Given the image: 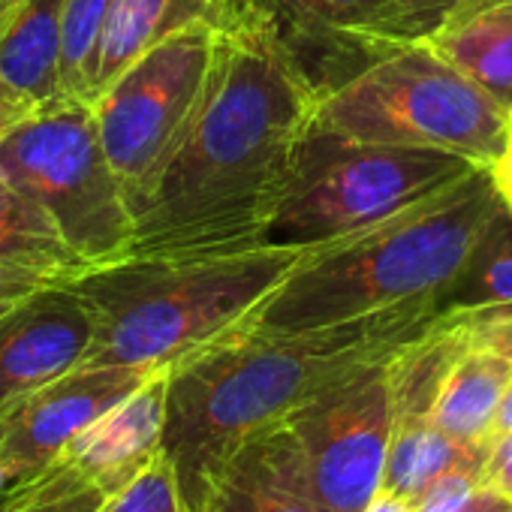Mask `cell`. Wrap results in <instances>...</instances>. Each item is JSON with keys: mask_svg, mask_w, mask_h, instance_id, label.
<instances>
[{"mask_svg": "<svg viewBox=\"0 0 512 512\" xmlns=\"http://www.w3.org/2000/svg\"><path fill=\"white\" fill-rule=\"evenodd\" d=\"M320 91L250 0L217 25L208 91L133 211L130 256L187 260L263 244L284 202Z\"/></svg>", "mask_w": 512, "mask_h": 512, "instance_id": "obj_1", "label": "cell"}, {"mask_svg": "<svg viewBox=\"0 0 512 512\" xmlns=\"http://www.w3.org/2000/svg\"><path fill=\"white\" fill-rule=\"evenodd\" d=\"M437 320V299H416L320 329L235 326L169 365L163 452L187 506L211 470L250 434L374 365Z\"/></svg>", "mask_w": 512, "mask_h": 512, "instance_id": "obj_2", "label": "cell"}, {"mask_svg": "<svg viewBox=\"0 0 512 512\" xmlns=\"http://www.w3.org/2000/svg\"><path fill=\"white\" fill-rule=\"evenodd\" d=\"M503 205L491 169L350 238L320 244L244 323L320 329L437 299Z\"/></svg>", "mask_w": 512, "mask_h": 512, "instance_id": "obj_3", "label": "cell"}, {"mask_svg": "<svg viewBox=\"0 0 512 512\" xmlns=\"http://www.w3.org/2000/svg\"><path fill=\"white\" fill-rule=\"evenodd\" d=\"M320 244H253L229 253L127 256L73 278L97 320L85 365L169 368L241 326Z\"/></svg>", "mask_w": 512, "mask_h": 512, "instance_id": "obj_4", "label": "cell"}, {"mask_svg": "<svg viewBox=\"0 0 512 512\" xmlns=\"http://www.w3.org/2000/svg\"><path fill=\"white\" fill-rule=\"evenodd\" d=\"M317 130L356 142L434 148L491 169L509 151L512 115L428 43L398 46L320 100Z\"/></svg>", "mask_w": 512, "mask_h": 512, "instance_id": "obj_5", "label": "cell"}, {"mask_svg": "<svg viewBox=\"0 0 512 512\" xmlns=\"http://www.w3.org/2000/svg\"><path fill=\"white\" fill-rule=\"evenodd\" d=\"M476 169L482 166L461 154L356 142L311 127L263 244L308 247L350 238L455 187Z\"/></svg>", "mask_w": 512, "mask_h": 512, "instance_id": "obj_6", "label": "cell"}, {"mask_svg": "<svg viewBox=\"0 0 512 512\" xmlns=\"http://www.w3.org/2000/svg\"><path fill=\"white\" fill-rule=\"evenodd\" d=\"M0 172L31 196L88 269L133 253L136 220L103 148L94 103L58 97L0 136Z\"/></svg>", "mask_w": 512, "mask_h": 512, "instance_id": "obj_7", "label": "cell"}, {"mask_svg": "<svg viewBox=\"0 0 512 512\" xmlns=\"http://www.w3.org/2000/svg\"><path fill=\"white\" fill-rule=\"evenodd\" d=\"M214 55L217 25H193L133 61L94 100L103 148L130 211L178 151L208 91Z\"/></svg>", "mask_w": 512, "mask_h": 512, "instance_id": "obj_8", "label": "cell"}, {"mask_svg": "<svg viewBox=\"0 0 512 512\" xmlns=\"http://www.w3.org/2000/svg\"><path fill=\"white\" fill-rule=\"evenodd\" d=\"M389 359L347 374L287 416L320 512H365L383 488L392 443Z\"/></svg>", "mask_w": 512, "mask_h": 512, "instance_id": "obj_9", "label": "cell"}, {"mask_svg": "<svg viewBox=\"0 0 512 512\" xmlns=\"http://www.w3.org/2000/svg\"><path fill=\"white\" fill-rule=\"evenodd\" d=\"M157 371L127 365H82L13 404L0 416V464L7 470L10 485L58 458L73 437L133 395Z\"/></svg>", "mask_w": 512, "mask_h": 512, "instance_id": "obj_10", "label": "cell"}, {"mask_svg": "<svg viewBox=\"0 0 512 512\" xmlns=\"http://www.w3.org/2000/svg\"><path fill=\"white\" fill-rule=\"evenodd\" d=\"M97 320L73 281H55L0 317V416L85 365Z\"/></svg>", "mask_w": 512, "mask_h": 512, "instance_id": "obj_11", "label": "cell"}, {"mask_svg": "<svg viewBox=\"0 0 512 512\" xmlns=\"http://www.w3.org/2000/svg\"><path fill=\"white\" fill-rule=\"evenodd\" d=\"M320 97L362 73L380 55L374 43L377 0H250Z\"/></svg>", "mask_w": 512, "mask_h": 512, "instance_id": "obj_12", "label": "cell"}, {"mask_svg": "<svg viewBox=\"0 0 512 512\" xmlns=\"http://www.w3.org/2000/svg\"><path fill=\"white\" fill-rule=\"evenodd\" d=\"M190 512H320L290 422L241 440L202 482Z\"/></svg>", "mask_w": 512, "mask_h": 512, "instance_id": "obj_13", "label": "cell"}, {"mask_svg": "<svg viewBox=\"0 0 512 512\" xmlns=\"http://www.w3.org/2000/svg\"><path fill=\"white\" fill-rule=\"evenodd\" d=\"M166 380L169 368L157 371L133 395L73 437L61 455L76 461L112 494H118L163 449Z\"/></svg>", "mask_w": 512, "mask_h": 512, "instance_id": "obj_14", "label": "cell"}, {"mask_svg": "<svg viewBox=\"0 0 512 512\" xmlns=\"http://www.w3.org/2000/svg\"><path fill=\"white\" fill-rule=\"evenodd\" d=\"M425 43L512 115V0H467Z\"/></svg>", "mask_w": 512, "mask_h": 512, "instance_id": "obj_15", "label": "cell"}, {"mask_svg": "<svg viewBox=\"0 0 512 512\" xmlns=\"http://www.w3.org/2000/svg\"><path fill=\"white\" fill-rule=\"evenodd\" d=\"M64 16L67 0H19L0 22V76L31 106L64 97Z\"/></svg>", "mask_w": 512, "mask_h": 512, "instance_id": "obj_16", "label": "cell"}, {"mask_svg": "<svg viewBox=\"0 0 512 512\" xmlns=\"http://www.w3.org/2000/svg\"><path fill=\"white\" fill-rule=\"evenodd\" d=\"M232 7L235 0H115L100 46L94 100L145 52L193 25H220Z\"/></svg>", "mask_w": 512, "mask_h": 512, "instance_id": "obj_17", "label": "cell"}, {"mask_svg": "<svg viewBox=\"0 0 512 512\" xmlns=\"http://www.w3.org/2000/svg\"><path fill=\"white\" fill-rule=\"evenodd\" d=\"M0 272L73 281L88 272L49 214L0 172Z\"/></svg>", "mask_w": 512, "mask_h": 512, "instance_id": "obj_18", "label": "cell"}, {"mask_svg": "<svg viewBox=\"0 0 512 512\" xmlns=\"http://www.w3.org/2000/svg\"><path fill=\"white\" fill-rule=\"evenodd\" d=\"M509 383H512L509 359L467 344V350L458 356L437 395L431 422L452 440L488 443L494 431L497 407Z\"/></svg>", "mask_w": 512, "mask_h": 512, "instance_id": "obj_19", "label": "cell"}, {"mask_svg": "<svg viewBox=\"0 0 512 512\" xmlns=\"http://www.w3.org/2000/svg\"><path fill=\"white\" fill-rule=\"evenodd\" d=\"M512 308V208L503 202L479 232L467 260L437 296V317L458 320Z\"/></svg>", "mask_w": 512, "mask_h": 512, "instance_id": "obj_20", "label": "cell"}, {"mask_svg": "<svg viewBox=\"0 0 512 512\" xmlns=\"http://www.w3.org/2000/svg\"><path fill=\"white\" fill-rule=\"evenodd\" d=\"M115 494L67 455L0 491V512H103Z\"/></svg>", "mask_w": 512, "mask_h": 512, "instance_id": "obj_21", "label": "cell"}, {"mask_svg": "<svg viewBox=\"0 0 512 512\" xmlns=\"http://www.w3.org/2000/svg\"><path fill=\"white\" fill-rule=\"evenodd\" d=\"M112 4L115 0H67L61 79L70 97L94 103L100 46H103Z\"/></svg>", "mask_w": 512, "mask_h": 512, "instance_id": "obj_22", "label": "cell"}, {"mask_svg": "<svg viewBox=\"0 0 512 512\" xmlns=\"http://www.w3.org/2000/svg\"><path fill=\"white\" fill-rule=\"evenodd\" d=\"M467 0H377L374 43L383 52L431 40Z\"/></svg>", "mask_w": 512, "mask_h": 512, "instance_id": "obj_23", "label": "cell"}, {"mask_svg": "<svg viewBox=\"0 0 512 512\" xmlns=\"http://www.w3.org/2000/svg\"><path fill=\"white\" fill-rule=\"evenodd\" d=\"M103 512H190L178 470L160 449L106 506Z\"/></svg>", "mask_w": 512, "mask_h": 512, "instance_id": "obj_24", "label": "cell"}, {"mask_svg": "<svg viewBox=\"0 0 512 512\" xmlns=\"http://www.w3.org/2000/svg\"><path fill=\"white\" fill-rule=\"evenodd\" d=\"M446 323L461 326L470 347H482V350L497 353L512 362V308L482 311V314H470V317H458V320H446Z\"/></svg>", "mask_w": 512, "mask_h": 512, "instance_id": "obj_25", "label": "cell"}, {"mask_svg": "<svg viewBox=\"0 0 512 512\" xmlns=\"http://www.w3.org/2000/svg\"><path fill=\"white\" fill-rule=\"evenodd\" d=\"M476 488H479L476 470H452V473L440 476L437 482H431L413 500V506H416V512H455L473 497Z\"/></svg>", "mask_w": 512, "mask_h": 512, "instance_id": "obj_26", "label": "cell"}, {"mask_svg": "<svg viewBox=\"0 0 512 512\" xmlns=\"http://www.w3.org/2000/svg\"><path fill=\"white\" fill-rule=\"evenodd\" d=\"M479 485L512 500V431L491 437V446L479 473Z\"/></svg>", "mask_w": 512, "mask_h": 512, "instance_id": "obj_27", "label": "cell"}, {"mask_svg": "<svg viewBox=\"0 0 512 512\" xmlns=\"http://www.w3.org/2000/svg\"><path fill=\"white\" fill-rule=\"evenodd\" d=\"M46 284H55V281L37 278V275H22V272H0V317Z\"/></svg>", "mask_w": 512, "mask_h": 512, "instance_id": "obj_28", "label": "cell"}, {"mask_svg": "<svg viewBox=\"0 0 512 512\" xmlns=\"http://www.w3.org/2000/svg\"><path fill=\"white\" fill-rule=\"evenodd\" d=\"M28 112H31V106L7 85L4 76H0V136L10 133Z\"/></svg>", "mask_w": 512, "mask_h": 512, "instance_id": "obj_29", "label": "cell"}, {"mask_svg": "<svg viewBox=\"0 0 512 512\" xmlns=\"http://www.w3.org/2000/svg\"><path fill=\"white\" fill-rule=\"evenodd\" d=\"M509 506H512V500H506V497H500V494H494V491L479 485L473 491V497L461 509H455V512H506Z\"/></svg>", "mask_w": 512, "mask_h": 512, "instance_id": "obj_30", "label": "cell"}, {"mask_svg": "<svg viewBox=\"0 0 512 512\" xmlns=\"http://www.w3.org/2000/svg\"><path fill=\"white\" fill-rule=\"evenodd\" d=\"M365 512H416V506H413L407 497H401V494H395V491L380 488V494L365 506Z\"/></svg>", "mask_w": 512, "mask_h": 512, "instance_id": "obj_31", "label": "cell"}, {"mask_svg": "<svg viewBox=\"0 0 512 512\" xmlns=\"http://www.w3.org/2000/svg\"><path fill=\"white\" fill-rule=\"evenodd\" d=\"M491 175H494V184H497L503 202L512 208V148L500 157L497 166H491Z\"/></svg>", "mask_w": 512, "mask_h": 512, "instance_id": "obj_32", "label": "cell"}, {"mask_svg": "<svg viewBox=\"0 0 512 512\" xmlns=\"http://www.w3.org/2000/svg\"><path fill=\"white\" fill-rule=\"evenodd\" d=\"M506 431H512V383L506 386V392H503V401H500V407H497V416H494V431H491V437H494V434H506Z\"/></svg>", "mask_w": 512, "mask_h": 512, "instance_id": "obj_33", "label": "cell"}, {"mask_svg": "<svg viewBox=\"0 0 512 512\" xmlns=\"http://www.w3.org/2000/svg\"><path fill=\"white\" fill-rule=\"evenodd\" d=\"M16 4H19V0H0V22H4L16 10Z\"/></svg>", "mask_w": 512, "mask_h": 512, "instance_id": "obj_34", "label": "cell"}, {"mask_svg": "<svg viewBox=\"0 0 512 512\" xmlns=\"http://www.w3.org/2000/svg\"><path fill=\"white\" fill-rule=\"evenodd\" d=\"M10 485V479H7V470H4V464H0V491H4Z\"/></svg>", "mask_w": 512, "mask_h": 512, "instance_id": "obj_35", "label": "cell"}, {"mask_svg": "<svg viewBox=\"0 0 512 512\" xmlns=\"http://www.w3.org/2000/svg\"><path fill=\"white\" fill-rule=\"evenodd\" d=\"M506 512H512V506H509V509H506Z\"/></svg>", "mask_w": 512, "mask_h": 512, "instance_id": "obj_36", "label": "cell"}, {"mask_svg": "<svg viewBox=\"0 0 512 512\" xmlns=\"http://www.w3.org/2000/svg\"><path fill=\"white\" fill-rule=\"evenodd\" d=\"M509 148H512V139H509Z\"/></svg>", "mask_w": 512, "mask_h": 512, "instance_id": "obj_37", "label": "cell"}]
</instances>
